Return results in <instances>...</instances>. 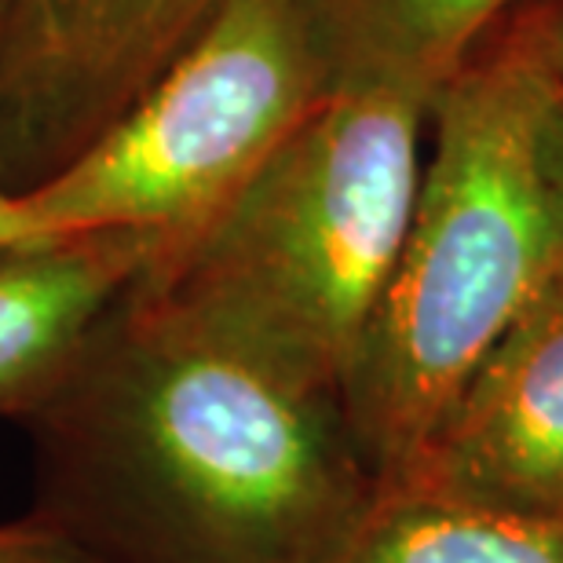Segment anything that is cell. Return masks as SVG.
I'll list each match as a JSON object with an SVG mask.
<instances>
[{
  "label": "cell",
  "instance_id": "9",
  "mask_svg": "<svg viewBox=\"0 0 563 563\" xmlns=\"http://www.w3.org/2000/svg\"><path fill=\"white\" fill-rule=\"evenodd\" d=\"M0 563H103L85 542L48 520L44 512H33L26 520L0 523Z\"/></svg>",
  "mask_w": 563,
  "mask_h": 563
},
{
  "label": "cell",
  "instance_id": "1",
  "mask_svg": "<svg viewBox=\"0 0 563 563\" xmlns=\"http://www.w3.org/2000/svg\"><path fill=\"white\" fill-rule=\"evenodd\" d=\"M22 424L37 512L103 563H333L380 490L336 391L140 282Z\"/></svg>",
  "mask_w": 563,
  "mask_h": 563
},
{
  "label": "cell",
  "instance_id": "5",
  "mask_svg": "<svg viewBox=\"0 0 563 563\" xmlns=\"http://www.w3.org/2000/svg\"><path fill=\"white\" fill-rule=\"evenodd\" d=\"M391 487L563 520V267L483 355Z\"/></svg>",
  "mask_w": 563,
  "mask_h": 563
},
{
  "label": "cell",
  "instance_id": "10",
  "mask_svg": "<svg viewBox=\"0 0 563 563\" xmlns=\"http://www.w3.org/2000/svg\"><path fill=\"white\" fill-rule=\"evenodd\" d=\"M531 48L538 59L545 63V70L563 85V0H553V4L542 11V22H538Z\"/></svg>",
  "mask_w": 563,
  "mask_h": 563
},
{
  "label": "cell",
  "instance_id": "12",
  "mask_svg": "<svg viewBox=\"0 0 563 563\" xmlns=\"http://www.w3.org/2000/svg\"><path fill=\"white\" fill-rule=\"evenodd\" d=\"M560 151H563V85H560Z\"/></svg>",
  "mask_w": 563,
  "mask_h": 563
},
{
  "label": "cell",
  "instance_id": "8",
  "mask_svg": "<svg viewBox=\"0 0 563 563\" xmlns=\"http://www.w3.org/2000/svg\"><path fill=\"white\" fill-rule=\"evenodd\" d=\"M333 563H563V520L380 487Z\"/></svg>",
  "mask_w": 563,
  "mask_h": 563
},
{
  "label": "cell",
  "instance_id": "7",
  "mask_svg": "<svg viewBox=\"0 0 563 563\" xmlns=\"http://www.w3.org/2000/svg\"><path fill=\"white\" fill-rule=\"evenodd\" d=\"M325 81H388L432 99L512 0H292Z\"/></svg>",
  "mask_w": 563,
  "mask_h": 563
},
{
  "label": "cell",
  "instance_id": "2",
  "mask_svg": "<svg viewBox=\"0 0 563 563\" xmlns=\"http://www.w3.org/2000/svg\"><path fill=\"white\" fill-rule=\"evenodd\" d=\"M432 157L341 407L377 487L413 468L483 355L563 267L560 81L531 44L432 96Z\"/></svg>",
  "mask_w": 563,
  "mask_h": 563
},
{
  "label": "cell",
  "instance_id": "13",
  "mask_svg": "<svg viewBox=\"0 0 563 563\" xmlns=\"http://www.w3.org/2000/svg\"><path fill=\"white\" fill-rule=\"evenodd\" d=\"M0 8H4V0H0Z\"/></svg>",
  "mask_w": 563,
  "mask_h": 563
},
{
  "label": "cell",
  "instance_id": "11",
  "mask_svg": "<svg viewBox=\"0 0 563 563\" xmlns=\"http://www.w3.org/2000/svg\"><path fill=\"white\" fill-rule=\"evenodd\" d=\"M26 239H41V234L33 231V223H30L26 212H22L19 198H11V195L0 190V245L26 242ZM48 239H52V234H48Z\"/></svg>",
  "mask_w": 563,
  "mask_h": 563
},
{
  "label": "cell",
  "instance_id": "4",
  "mask_svg": "<svg viewBox=\"0 0 563 563\" xmlns=\"http://www.w3.org/2000/svg\"><path fill=\"white\" fill-rule=\"evenodd\" d=\"M330 92L292 0H217L74 162L19 195L41 239L143 231L154 256L206 228Z\"/></svg>",
  "mask_w": 563,
  "mask_h": 563
},
{
  "label": "cell",
  "instance_id": "3",
  "mask_svg": "<svg viewBox=\"0 0 563 563\" xmlns=\"http://www.w3.org/2000/svg\"><path fill=\"white\" fill-rule=\"evenodd\" d=\"M432 99L333 85L242 190L140 286L341 396L421 187Z\"/></svg>",
  "mask_w": 563,
  "mask_h": 563
},
{
  "label": "cell",
  "instance_id": "6",
  "mask_svg": "<svg viewBox=\"0 0 563 563\" xmlns=\"http://www.w3.org/2000/svg\"><path fill=\"white\" fill-rule=\"evenodd\" d=\"M154 256L143 231H81L0 245V418L26 421Z\"/></svg>",
  "mask_w": 563,
  "mask_h": 563
}]
</instances>
